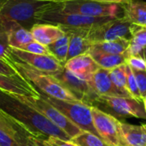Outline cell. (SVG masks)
I'll list each match as a JSON object with an SVG mask.
<instances>
[{
    "label": "cell",
    "instance_id": "6da1fadb",
    "mask_svg": "<svg viewBox=\"0 0 146 146\" xmlns=\"http://www.w3.org/2000/svg\"><path fill=\"white\" fill-rule=\"evenodd\" d=\"M0 112L36 139L55 137L70 141L71 138L44 115L21 102L10 93L0 91Z\"/></svg>",
    "mask_w": 146,
    "mask_h": 146
},
{
    "label": "cell",
    "instance_id": "7a4b0ae2",
    "mask_svg": "<svg viewBox=\"0 0 146 146\" xmlns=\"http://www.w3.org/2000/svg\"><path fill=\"white\" fill-rule=\"evenodd\" d=\"M55 4L41 0H8L0 9V31L8 33L18 27L30 30L41 23L44 13Z\"/></svg>",
    "mask_w": 146,
    "mask_h": 146
},
{
    "label": "cell",
    "instance_id": "3957f363",
    "mask_svg": "<svg viewBox=\"0 0 146 146\" xmlns=\"http://www.w3.org/2000/svg\"><path fill=\"white\" fill-rule=\"evenodd\" d=\"M11 64L16 68L19 74L37 91L46 96L65 101H79L60 81L50 74L40 72L27 64L21 62L12 58Z\"/></svg>",
    "mask_w": 146,
    "mask_h": 146
},
{
    "label": "cell",
    "instance_id": "277c9868",
    "mask_svg": "<svg viewBox=\"0 0 146 146\" xmlns=\"http://www.w3.org/2000/svg\"><path fill=\"white\" fill-rule=\"evenodd\" d=\"M39 95L62 113L70 121L82 131L89 132L99 138L92 120V106L81 101H65L44 95L39 92ZM102 139V138H101Z\"/></svg>",
    "mask_w": 146,
    "mask_h": 146
},
{
    "label": "cell",
    "instance_id": "5b68a950",
    "mask_svg": "<svg viewBox=\"0 0 146 146\" xmlns=\"http://www.w3.org/2000/svg\"><path fill=\"white\" fill-rule=\"evenodd\" d=\"M95 106L115 118L135 117L146 120V111L144 104L133 98L99 96L92 102Z\"/></svg>",
    "mask_w": 146,
    "mask_h": 146
},
{
    "label": "cell",
    "instance_id": "8992f818",
    "mask_svg": "<svg viewBox=\"0 0 146 146\" xmlns=\"http://www.w3.org/2000/svg\"><path fill=\"white\" fill-rule=\"evenodd\" d=\"M110 19L112 18L91 17L77 13L67 12L59 7V3H56L52 8L44 13L41 19V23L54 24L62 27L91 29Z\"/></svg>",
    "mask_w": 146,
    "mask_h": 146
},
{
    "label": "cell",
    "instance_id": "52a82bcc",
    "mask_svg": "<svg viewBox=\"0 0 146 146\" xmlns=\"http://www.w3.org/2000/svg\"><path fill=\"white\" fill-rule=\"evenodd\" d=\"M59 7L67 12L77 13L98 18H116L124 15L121 4L108 3L94 0H73L59 3Z\"/></svg>",
    "mask_w": 146,
    "mask_h": 146
},
{
    "label": "cell",
    "instance_id": "ba28073f",
    "mask_svg": "<svg viewBox=\"0 0 146 146\" xmlns=\"http://www.w3.org/2000/svg\"><path fill=\"white\" fill-rule=\"evenodd\" d=\"M21 102L33 108L40 114L44 115L53 124L65 132L71 139L79 135L82 130L70 121L62 113H61L56 108L51 105L49 102L44 99L40 95L39 97H28V96H18L15 95Z\"/></svg>",
    "mask_w": 146,
    "mask_h": 146
},
{
    "label": "cell",
    "instance_id": "9c48e42d",
    "mask_svg": "<svg viewBox=\"0 0 146 146\" xmlns=\"http://www.w3.org/2000/svg\"><path fill=\"white\" fill-rule=\"evenodd\" d=\"M132 22L125 16L112 18L101 25H98L89 30L87 38L92 44L127 38L131 40Z\"/></svg>",
    "mask_w": 146,
    "mask_h": 146
},
{
    "label": "cell",
    "instance_id": "30bf717a",
    "mask_svg": "<svg viewBox=\"0 0 146 146\" xmlns=\"http://www.w3.org/2000/svg\"><path fill=\"white\" fill-rule=\"evenodd\" d=\"M94 127L102 139L110 146H123L120 121L113 115L92 106Z\"/></svg>",
    "mask_w": 146,
    "mask_h": 146
},
{
    "label": "cell",
    "instance_id": "8fae6325",
    "mask_svg": "<svg viewBox=\"0 0 146 146\" xmlns=\"http://www.w3.org/2000/svg\"><path fill=\"white\" fill-rule=\"evenodd\" d=\"M50 75L60 81L62 85L67 88L74 97H76L79 101L92 106V102L98 97L92 92L88 81L80 79L64 67L61 70L53 73Z\"/></svg>",
    "mask_w": 146,
    "mask_h": 146
},
{
    "label": "cell",
    "instance_id": "7c38bea8",
    "mask_svg": "<svg viewBox=\"0 0 146 146\" xmlns=\"http://www.w3.org/2000/svg\"><path fill=\"white\" fill-rule=\"evenodd\" d=\"M11 56L16 61L48 74L56 73L64 67L53 56L33 54L15 48H11Z\"/></svg>",
    "mask_w": 146,
    "mask_h": 146
},
{
    "label": "cell",
    "instance_id": "4fadbf2b",
    "mask_svg": "<svg viewBox=\"0 0 146 146\" xmlns=\"http://www.w3.org/2000/svg\"><path fill=\"white\" fill-rule=\"evenodd\" d=\"M68 36V52L67 56V61L83 55L87 54L92 47V43L89 41L87 35L90 29H78L70 27H60Z\"/></svg>",
    "mask_w": 146,
    "mask_h": 146
},
{
    "label": "cell",
    "instance_id": "5bb4252c",
    "mask_svg": "<svg viewBox=\"0 0 146 146\" xmlns=\"http://www.w3.org/2000/svg\"><path fill=\"white\" fill-rule=\"evenodd\" d=\"M92 92L99 96H113V97H125L113 84L110 70L104 68H98L88 81Z\"/></svg>",
    "mask_w": 146,
    "mask_h": 146
},
{
    "label": "cell",
    "instance_id": "9a60e30c",
    "mask_svg": "<svg viewBox=\"0 0 146 146\" xmlns=\"http://www.w3.org/2000/svg\"><path fill=\"white\" fill-rule=\"evenodd\" d=\"M0 91L18 96L39 97V92L23 77H9L1 74Z\"/></svg>",
    "mask_w": 146,
    "mask_h": 146
},
{
    "label": "cell",
    "instance_id": "2e32d148",
    "mask_svg": "<svg viewBox=\"0 0 146 146\" xmlns=\"http://www.w3.org/2000/svg\"><path fill=\"white\" fill-rule=\"evenodd\" d=\"M64 68L86 81H89L93 74L100 68L88 53L75 56L67 61L64 64Z\"/></svg>",
    "mask_w": 146,
    "mask_h": 146
},
{
    "label": "cell",
    "instance_id": "e0dca14e",
    "mask_svg": "<svg viewBox=\"0 0 146 146\" xmlns=\"http://www.w3.org/2000/svg\"><path fill=\"white\" fill-rule=\"evenodd\" d=\"M30 31L35 41L46 46L54 43L65 34V32L59 26L50 23L36 24Z\"/></svg>",
    "mask_w": 146,
    "mask_h": 146
},
{
    "label": "cell",
    "instance_id": "ac0fdd59",
    "mask_svg": "<svg viewBox=\"0 0 146 146\" xmlns=\"http://www.w3.org/2000/svg\"><path fill=\"white\" fill-rule=\"evenodd\" d=\"M123 146H146V125L136 126L120 121Z\"/></svg>",
    "mask_w": 146,
    "mask_h": 146
},
{
    "label": "cell",
    "instance_id": "d6986e66",
    "mask_svg": "<svg viewBox=\"0 0 146 146\" xmlns=\"http://www.w3.org/2000/svg\"><path fill=\"white\" fill-rule=\"evenodd\" d=\"M121 5L124 15L133 24L146 27V1L132 0L129 3Z\"/></svg>",
    "mask_w": 146,
    "mask_h": 146
},
{
    "label": "cell",
    "instance_id": "ffe728a7",
    "mask_svg": "<svg viewBox=\"0 0 146 146\" xmlns=\"http://www.w3.org/2000/svg\"><path fill=\"white\" fill-rule=\"evenodd\" d=\"M88 54L93 58V60L97 62V64L104 69L111 70L120 65L126 63V56L124 54L115 55L104 53L102 51L96 50L94 49H90Z\"/></svg>",
    "mask_w": 146,
    "mask_h": 146
},
{
    "label": "cell",
    "instance_id": "44dd1931",
    "mask_svg": "<svg viewBox=\"0 0 146 146\" xmlns=\"http://www.w3.org/2000/svg\"><path fill=\"white\" fill-rule=\"evenodd\" d=\"M130 40L127 38H118L111 41H105L92 45V49L109 54H124L129 45Z\"/></svg>",
    "mask_w": 146,
    "mask_h": 146
},
{
    "label": "cell",
    "instance_id": "7402d4cb",
    "mask_svg": "<svg viewBox=\"0 0 146 146\" xmlns=\"http://www.w3.org/2000/svg\"><path fill=\"white\" fill-rule=\"evenodd\" d=\"M8 34L9 45L11 48L15 49H21L24 45L34 40L31 31L21 27H18L10 30L8 32Z\"/></svg>",
    "mask_w": 146,
    "mask_h": 146
},
{
    "label": "cell",
    "instance_id": "603a6c76",
    "mask_svg": "<svg viewBox=\"0 0 146 146\" xmlns=\"http://www.w3.org/2000/svg\"><path fill=\"white\" fill-rule=\"evenodd\" d=\"M110 79L115 86L127 98H132L127 90V74H126V63L120 65L110 70Z\"/></svg>",
    "mask_w": 146,
    "mask_h": 146
},
{
    "label": "cell",
    "instance_id": "cb8c5ba5",
    "mask_svg": "<svg viewBox=\"0 0 146 146\" xmlns=\"http://www.w3.org/2000/svg\"><path fill=\"white\" fill-rule=\"evenodd\" d=\"M71 141L78 146H110L101 138L86 131H82Z\"/></svg>",
    "mask_w": 146,
    "mask_h": 146
},
{
    "label": "cell",
    "instance_id": "d4e9b609",
    "mask_svg": "<svg viewBox=\"0 0 146 146\" xmlns=\"http://www.w3.org/2000/svg\"><path fill=\"white\" fill-rule=\"evenodd\" d=\"M28 136H17L0 129V146H27Z\"/></svg>",
    "mask_w": 146,
    "mask_h": 146
},
{
    "label": "cell",
    "instance_id": "484cf974",
    "mask_svg": "<svg viewBox=\"0 0 146 146\" xmlns=\"http://www.w3.org/2000/svg\"><path fill=\"white\" fill-rule=\"evenodd\" d=\"M0 129H3L8 133H10L17 136L25 137V136L29 135L20 126H18L16 123H15L10 119L6 117L1 112H0Z\"/></svg>",
    "mask_w": 146,
    "mask_h": 146
},
{
    "label": "cell",
    "instance_id": "4316f807",
    "mask_svg": "<svg viewBox=\"0 0 146 146\" xmlns=\"http://www.w3.org/2000/svg\"><path fill=\"white\" fill-rule=\"evenodd\" d=\"M126 74H127V86L128 92L130 93L131 97L133 98H135L139 101L144 102L138 87V84L136 81V78L134 76V74L132 70V68L126 63Z\"/></svg>",
    "mask_w": 146,
    "mask_h": 146
},
{
    "label": "cell",
    "instance_id": "83f0119b",
    "mask_svg": "<svg viewBox=\"0 0 146 146\" xmlns=\"http://www.w3.org/2000/svg\"><path fill=\"white\" fill-rule=\"evenodd\" d=\"M0 59L11 64V47L9 41V34L6 32L0 31Z\"/></svg>",
    "mask_w": 146,
    "mask_h": 146
},
{
    "label": "cell",
    "instance_id": "f1b7e54d",
    "mask_svg": "<svg viewBox=\"0 0 146 146\" xmlns=\"http://www.w3.org/2000/svg\"><path fill=\"white\" fill-rule=\"evenodd\" d=\"M131 33L133 42L138 44L143 48L146 47V27L133 24L131 26Z\"/></svg>",
    "mask_w": 146,
    "mask_h": 146
},
{
    "label": "cell",
    "instance_id": "f546056e",
    "mask_svg": "<svg viewBox=\"0 0 146 146\" xmlns=\"http://www.w3.org/2000/svg\"><path fill=\"white\" fill-rule=\"evenodd\" d=\"M29 53H33V54H38V55H48V56H51L48 46L44 45L35 40L30 42L29 44L24 45L21 49H19Z\"/></svg>",
    "mask_w": 146,
    "mask_h": 146
},
{
    "label": "cell",
    "instance_id": "4dcf8cb0",
    "mask_svg": "<svg viewBox=\"0 0 146 146\" xmlns=\"http://www.w3.org/2000/svg\"><path fill=\"white\" fill-rule=\"evenodd\" d=\"M132 70L136 78L140 96L144 101V99L146 98V71H140L135 69H132Z\"/></svg>",
    "mask_w": 146,
    "mask_h": 146
},
{
    "label": "cell",
    "instance_id": "1f68e13d",
    "mask_svg": "<svg viewBox=\"0 0 146 146\" xmlns=\"http://www.w3.org/2000/svg\"><path fill=\"white\" fill-rule=\"evenodd\" d=\"M126 63L132 69L146 71V61L142 56H129L126 59Z\"/></svg>",
    "mask_w": 146,
    "mask_h": 146
},
{
    "label": "cell",
    "instance_id": "d6a6232c",
    "mask_svg": "<svg viewBox=\"0 0 146 146\" xmlns=\"http://www.w3.org/2000/svg\"><path fill=\"white\" fill-rule=\"evenodd\" d=\"M40 139L45 146H78L71 140L67 141L55 137H45Z\"/></svg>",
    "mask_w": 146,
    "mask_h": 146
},
{
    "label": "cell",
    "instance_id": "836d02e7",
    "mask_svg": "<svg viewBox=\"0 0 146 146\" xmlns=\"http://www.w3.org/2000/svg\"><path fill=\"white\" fill-rule=\"evenodd\" d=\"M0 74L9 77H22L12 64H9L1 59H0Z\"/></svg>",
    "mask_w": 146,
    "mask_h": 146
},
{
    "label": "cell",
    "instance_id": "e575fe53",
    "mask_svg": "<svg viewBox=\"0 0 146 146\" xmlns=\"http://www.w3.org/2000/svg\"><path fill=\"white\" fill-rule=\"evenodd\" d=\"M27 146H45L41 141L40 139H36L31 135L27 139Z\"/></svg>",
    "mask_w": 146,
    "mask_h": 146
},
{
    "label": "cell",
    "instance_id": "d590c367",
    "mask_svg": "<svg viewBox=\"0 0 146 146\" xmlns=\"http://www.w3.org/2000/svg\"><path fill=\"white\" fill-rule=\"evenodd\" d=\"M98 2L108 3H116V4H127L129 3L132 0H94Z\"/></svg>",
    "mask_w": 146,
    "mask_h": 146
},
{
    "label": "cell",
    "instance_id": "8d00e7d4",
    "mask_svg": "<svg viewBox=\"0 0 146 146\" xmlns=\"http://www.w3.org/2000/svg\"><path fill=\"white\" fill-rule=\"evenodd\" d=\"M41 1H46V2H51V3H62L68 1H73V0H41Z\"/></svg>",
    "mask_w": 146,
    "mask_h": 146
},
{
    "label": "cell",
    "instance_id": "74e56055",
    "mask_svg": "<svg viewBox=\"0 0 146 146\" xmlns=\"http://www.w3.org/2000/svg\"><path fill=\"white\" fill-rule=\"evenodd\" d=\"M7 1H8V0H0V9L4 5V3H5Z\"/></svg>",
    "mask_w": 146,
    "mask_h": 146
},
{
    "label": "cell",
    "instance_id": "f35d334b",
    "mask_svg": "<svg viewBox=\"0 0 146 146\" xmlns=\"http://www.w3.org/2000/svg\"><path fill=\"white\" fill-rule=\"evenodd\" d=\"M143 57L145 58V60L146 61V47L144 49V51H143Z\"/></svg>",
    "mask_w": 146,
    "mask_h": 146
},
{
    "label": "cell",
    "instance_id": "ab89813d",
    "mask_svg": "<svg viewBox=\"0 0 146 146\" xmlns=\"http://www.w3.org/2000/svg\"><path fill=\"white\" fill-rule=\"evenodd\" d=\"M144 105H145V111H146V98L144 99Z\"/></svg>",
    "mask_w": 146,
    "mask_h": 146
},
{
    "label": "cell",
    "instance_id": "60d3db41",
    "mask_svg": "<svg viewBox=\"0 0 146 146\" xmlns=\"http://www.w3.org/2000/svg\"><path fill=\"white\" fill-rule=\"evenodd\" d=\"M142 1H146V0H142Z\"/></svg>",
    "mask_w": 146,
    "mask_h": 146
}]
</instances>
